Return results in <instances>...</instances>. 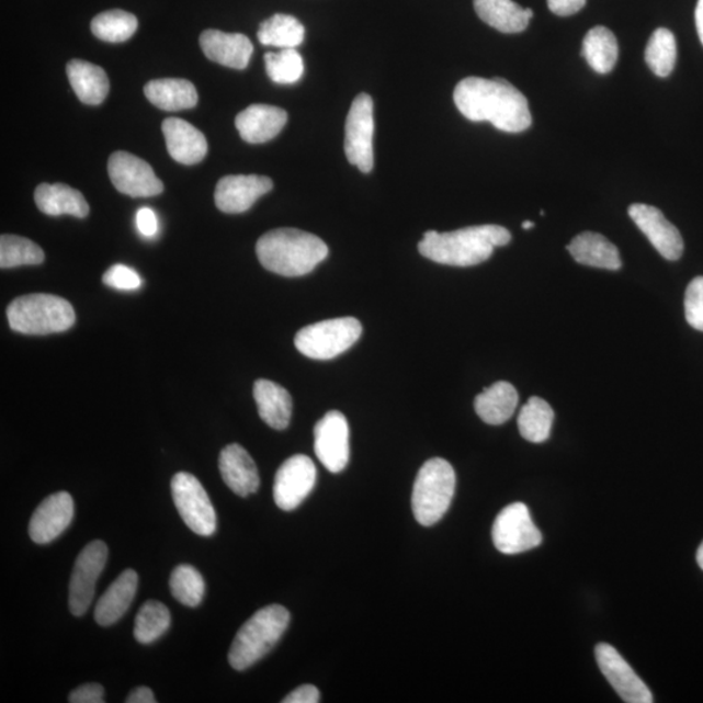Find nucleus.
I'll list each match as a JSON object with an SVG mask.
<instances>
[{
  "mask_svg": "<svg viewBox=\"0 0 703 703\" xmlns=\"http://www.w3.org/2000/svg\"><path fill=\"white\" fill-rule=\"evenodd\" d=\"M456 107L470 122H487L507 134H520L532 125L525 95L504 79L466 78L454 92Z\"/></svg>",
  "mask_w": 703,
  "mask_h": 703,
  "instance_id": "nucleus-1",
  "label": "nucleus"
},
{
  "mask_svg": "<svg viewBox=\"0 0 703 703\" xmlns=\"http://www.w3.org/2000/svg\"><path fill=\"white\" fill-rule=\"evenodd\" d=\"M511 239L510 231L502 226H473L443 234L428 231L419 250L430 261L469 268L489 260L494 249L507 246Z\"/></svg>",
  "mask_w": 703,
  "mask_h": 703,
  "instance_id": "nucleus-2",
  "label": "nucleus"
},
{
  "mask_svg": "<svg viewBox=\"0 0 703 703\" xmlns=\"http://www.w3.org/2000/svg\"><path fill=\"white\" fill-rule=\"evenodd\" d=\"M262 267L271 273L295 277L311 273L329 256L318 236L296 228H277L261 236L256 247Z\"/></svg>",
  "mask_w": 703,
  "mask_h": 703,
  "instance_id": "nucleus-3",
  "label": "nucleus"
},
{
  "mask_svg": "<svg viewBox=\"0 0 703 703\" xmlns=\"http://www.w3.org/2000/svg\"><path fill=\"white\" fill-rule=\"evenodd\" d=\"M291 615L281 604H270L257 611L235 636L228 653V662L243 671L259 662L274 649L287 631Z\"/></svg>",
  "mask_w": 703,
  "mask_h": 703,
  "instance_id": "nucleus-4",
  "label": "nucleus"
},
{
  "mask_svg": "<svg viewBox=\"0 0 703 703\" xmlns=\"http://www.w3.org/2000/svg\"><path fill=\"white\" fill-rule=\"evenodd\" d=\"M7 318L13 331L25 336H50L71 329L76 322L71 303L48 294L15 298L7 308Z\"/></svg>",
  "mask_w": 703,
  "mask_h": 703,
  "instance_id": "nucleus-5",
  "label": "nucleus"
},
{
  "mask_svg": "<svg viewBox=\"0 0 703 703\" xmlns=\"http://www.w3.org/2000/svg\"><path fill=\"white\" fill-rule=\"evenodd\" d=\"M456 473L452 465L441 457L430 458L421 466L412 492L415 518L423 526L438 523L454 499Z\"/></svg>",
  "mask_w": 703,
  "mask_h": 703,
  "instance_id": "nucleus-6",
  "label": "nucleus"
},
{
  "mask_svg": "<svg viewBox=\"0 0 703 703\" xmlns=\"http://www.w3.org/2000/svg\"><path fill=\"white\" fill-rule=\"evenodd\" d=\"M362 336V325L353 317L326 319L296 333L295 345L304 356L332 360L350 350Z\"/></svg>",
  "mask_w": 703,
  "mask_h": 703,
  "instance_id": "nucleus-7",
  "label": "nucleus"
},
{
  "mask_svg": "<svg viewBox=\"0 0 703 703\" xmlns=\"http://www.w3.org/2000/svg\"><path fill=\"white\" fill-rule=\"evenodd\" d=\"M173 503L193 533L211 537L217 531V513L205 487L191 473L179 472L171 479Z\"/></svg>",
  "mask_w": 703,
  "mask_h": 703,
  "instance_id": "nucleus-8",
  "label": "nucleus"
},
{
  "mask_svg": "<svg viewBox=\"0 0 703 703\" xmlns=\"http://www.w3.org/2000/svg\"><path fill=\"white\" fill-rule=\"evenodd\" d=\"M374 104L371 95L361 93L354 99L345 122L344 151L361 172L374 169Z\"/></svg>",
  "mask_w": 703,
  "mask_h": 703,
  "instance_id": "nucleus-9",
  "label": "nucleus"
},
{
  "mask_svg": "<svg viewBox=\"0 0 703 703\" xmlns=\"http://www.w3.org/2000/svg\"><path fill=\"white\" fill-rule=\"evenodd\" d=\"M492 542L499 553L514 555L538 547L542 534L533 523L529 508L524 503H513L498 514L492 525Z\"/></svg>",
  "mask_w": 703,
  "mask_h": 703,
  "instance_id": "nucleus-10",
  "label": "nucleus"
},
{
  "mask_svg": "<svg viewBox=\"0 0 703 703\" xmlns=\"http://www.w3.org/2000/svg\"><path fill=\"white\" fill-rule=\"evenodd\" d=\"M109 558V548L103 541H93L82 548L75 562L69 581V610L82 616L93 602L95 583L99 581Z\"/></svg>",
  "mask_w": 703,
  "mask_h": 703,
  "instance_id": "nucleus-11",
  "label": "nucleus"
},
{
  "mask_svg": "<svg viewBox=\"0 0 703 703\" xmlns=\"http://www.w3.org/2000/svg\"><path fill=\"white\" fill-rule=\"evenodd\" d=\"M107 169L116 190L129 197H155L165 190L151 166L131 152L115 151L109 159Z\"/></svg>",
  "mask_w": 703,
  "mask_h": 703,
  "instance_id": "nucleus-12",
  "label": "nucleus"
},
{
  "mask_svg": "<svg viewBox=\"0 0 703 703\" xmlns=\"http://www.w3.org/2000/svg\"><path fill=\"white\" fill-rule=\"evenodd\" d=\"M317 483V468L306 455H295L277 469L274 483L275 504L283 511H294L310 496Z\"/></svg>",
  "mask_w": 703,
  "mask_h": 703,
  "instance_id": "nucleus-13",
  "label": "nucleus"
},
{
  "mask_svg": "<svg viewBox=\"0 0 703 703\" xmlns=\"http://www.w3.org/2000/svg\"><path fill=\"white\" fill-rule=\"evenodd\" d=\"M315 452L327 470L340 473L350 463V424L339 410H331L315 428Z\"/></svg>",
  "mask_w": 703,
  "mask_h": 703,
  "instance_id": "nucleus-14",
  "label": "nucleus"
},
{
  "mask_svg": "<svg viewBox=\"0 0 703 703\" xmlns=\"http://www.w3.org/2000/svg\"><path fill=\"white\" fill-rule=\"evenodd\" d=\"M596 659L601 672L624 702L651 703L653 694L614 646L598 644Z\"/></svg>",
  "mask_w": 703,
  "mask_h": 703,
  "instance_id": "nucleus-15",
  "label": "nucleus"
},
{
  "mask_svg": "<svg viewBox=\"0 0 703 703\" xmlns=\"http://www.w3.org/2000/svg\"><path fill=\"white\" fill-rule=\"evenodd\" d=\"M630 217L642 229L651 246L668 261H678L684 252V241L679 229L668 222L659 208L633 204L628 208Z\"/></svg>",
  "mask_w": 703,
  "mask_h": 703,
  "instance_id": "nucleus-16",
  "label": "nucleus"
},
{
  "mask_svg": "<svg viewBox=\"0 0 703 703\" xmlns=\"http://www.w3.org/2000/svg\"><path fill=\"white\" fill-rule=\"evenodd\" d=\"M273 188V180L268 177L228 175L215 188V205L226 214L246 213Z\"/></svg>",
  "mask_w": 703,
  "mask_h": 703,
  "instance_id": "nucleus-17",
  "label": "nucleus"
},
{
  "mask_svg": "<svg viewBox=\"0 0 703 703\" xmlns=\"http://www.w3.org/2000/svg\"><path fill=\"white\" fill-rule=\"evenodd\" d=\"M75 517V503L71 494L60 491L53 494L34 511L30 523V535L38 545H46L65 533Z\"/></svg>",
  "mask_w": 703,
  "mask_h": 703,
  "instance_id": "nucleus-18",
  "label": "nucleus"
},
{
  "mask_svg": "<svg viewBox=\"0 0 703 703\" xmlns=\"http://www.w3.org/2000/svg\"><path fill=\"white\" fill-rule=\"evenodd\" d=\"M219 470L223 481L236 496L247 498L259 490V469L252 456L240 444H228L222 450Z\"/></svg>",
  "mask_w": 703,
  "mask_h": 703,
  "instance_id": "nucleus-19",
  "label": "nucleus"
},
{
  "mask_svg": "<svg viewBox=\"0 0 703 703\" xmlns=\"http://www.w3.org/2000/svg\"><path fill=\"white\" fill-rule=\"evenodd\" d=\"M200 45L207 59L235 69H246L254 50L252 42L243 34L215 30L202 33Z\"/></svg>",
  "mask_w": 703,
  "mask_h": 703,
  "instance_id": "nucleus-20",
  "label": "nucleus"
},
{
  "mask_svg": "<svg viewBox=\"0 0 703 703\" xmlns=\"http://www.w3.org/2000/svg\"><path fill=\"white\" fill-rule=\"evenodd\" d=\"M288 122V114L270 104H252L236 116V128L243 141L264 144L281 134Z\"/></svg>",
  "mask_w": 703,
  "mask_h": 703,
  "instance_id": "nucleus-21",
  "label": "nucleus"
},
{
  "mask_svg": "<svg viewBox=\"0 0 703 703\" xmlns=\"http://www.w3.org/2000/svg\"><path fill=\"white\" fill-rule=\"evenodd\" d=\"M162 132L169 155L181 165H197L207 155L204 134L191 123L169 117L162 124Z\"/></svg>",
  "mask_w": 703,
  "mask_h": 703,
  "instance_id": "nucleus-22",
  "label": "nucleus"
},
{
  "mask_svg": "<svg viewBox=\"0 0 703 703\" xmlns=\"http://www.w3.org/2000/svg\"><path fill=\"white\" fill-rule=\"evenodd\" d=\"M138 588V575L134 569H125L110 585L95 605L94 619L102 626L115 624L124 616L134 602Z\"/></svg>",
  "mask_w": 703,
  "mask_h": 703,
  "instance_id": "nucleus-23",
  "label": "nucleus"
},
{
  "mask_svg": "<svg viewBox=\"0 0 703 703\" xmlns=\"http://www.w3.org/2000/svg\"><path fill=\"white\" fill-rule=\"evenodd\" d=\"M567 249L575 261L585 264V267L611 271L621 270L623 267L616 246L600 234L582 233L577 235Z\"/></svg>",
  "mask_w": 703,
  "mask_h": 703,
  "instance_id": "nucleus-24",
  "label": "nucleus"
},
{
  "mask_svg": "<svg viewBox=\"0 0 703 703\" xmlns=\"http://www.w3.org/2000/svg\"><path fill=\"white\" fill-rule=\"evenodd\" d=\"M34 201L39 211L50 217L72 215L75 218H86L90 207L82 193L66 184H41L34 192Z\"/></svg>",
  "mask_w": 703,
  "mask_h": 703,
  "instance_id": "nucleus-25",
  "label": "nucleus"
},
{
  "mask_svg": "<svg viewBox=\"0 0 703 703\" xmlns=\"http://www.w3.org/2000/svg\"><path fill=\"white\" fill-rule=\"evenodd\" d=\"M254 400L262 421L275 430L288 428L292 416V398L287 389L277 383L259 379L254 383Z\"/></svg>",
  "mask_w": 703,
  "mask_h": 703,
  "instance_id": "nucleus-26",
  "label": "nucleus"
},
{
  "mask_svg": "<svg viewBox=\"0 0 703 703\" xmlns=\"http://www.w3.org/2000/svg\"><path fill=\"white\" fill-rule=\"evenodd\" d=\"M69 83L82 103L89 106L101 104L110 92V81L103 68L81 59H73L67 65Z\"/></svg>",
  "mask_w": 703,
  "mask_h": 703,
  "instance_id": "nucleus-27",
  "label": "nucleus"
},
{
  "mask_svg": "<svg viewBox=\"0 0 703 703\" xmlns=\"http://www.w3.org/2000/svg\"><path fill=\"white\" fill-rule=\"evenodd\" d=\"M475 10L484 23L507 34L524 32L533 18L531 9L512 0H475Z\"/></svg>",
  "mask_w": 703,
  "mask_h": 703,
  "instance_id": "nucleus-28",
  "label": "nucleus"
},
{
  "mask_svg": "<svg viewBox=\"0 0 703 703\" xmlns=\"http://www.w3.org/2000/svg\"><path fill=\"white\" fill-rule=\"evenodd\" d=\"M519 404V394L511 383L500 381L484 389L475 400L476 412L484 422L502 424L511 419Z\"/></svg>",
  "mask_w": 703,
  "mask_h": 703,
  "instance_id": "nucleus-29",
  "label": "nucleus"
},
{
  "mask_svg": "<svg viewBox=\"0 0 703 703\" xmlns=\"http://www.w3.org/2000/svg\"><path fill=\"white\" fill-rule=\"evenodd\" d=\"M146 99L165 111H181L196 107L199 94L191 81L184 79H159L146 83Z\"/></svg>",
  "mask_w": 703,
  "mask_h": 703,
  "instance_id": "nucleus-30",
  "label": "nucleus"
},
{
  "mask_svg": "<svg viewBox=\"0 0 703 703\" xmlns=\"http://www.w3.org/2000/svg\"><path fill=\"white\" fill-rule=\"evenodd\" d=\"M582 57L596 72L602 75L611 72L619 57L614 33L604 26H596L589 31L583 39Z\"/></svg>",
  "mask_w": 703,
  "mask_h": 703,
  "instance_id": "nucleus-31",
  "label": "nucleus"
},
{
  "mask_svg": "<svg viewBox=\"0 0 703 703\" xmlns=\"http://www.w3.org/2000/svg\"><path fill=\"white\" fill-rule=\"evenodd\" d=\"M554 410L546 400L533 396L520 410L518 424L520 434L532 443H543L552 434Z\"/></svg>",
  "mask_w": 703,
  "mask_h": 703,
  "instance_id": "nucleus-32",
  "label": "nucleus"
},
{
  "mask_svg": "<svg viewBox=\"0 0 703 703\" xmlns=\"http://www.w3.org/2000/svg\"><path fill=\"white\" fill-rule=\"evenodd\" d=\"M257 37L264 46L296 48L303 44L305 27L296 18L276 13L263 21Z\"/></svg>",
  "mask_w": 703,
  "mask_h": 703,
  "instance_id": "nucleus-33",
  "label": "nucleus"
},
{
  "mask_svg": "<svg viewBox=\"0 0 703 703\" xmlns=\"http://www.w3.org/2000/svg\"><path fill=\"white\" fill-rule=\"evenodd\" d=\"M678 45L671 31L659 27L647 42L645 60L659 78H667L677 65Z\"/></svg>",
  "mask_w": 703,
  "mask_h": 703,
  "instance_id": "nucleus-34",
  "label": "nucleus"
},
{
  "mask_svg": "<svg viewBox=\"0 0 703 703\" xmlns=\"http://www.w3.org/2000/svg\"><path fill=\"white\" fill-rule=\"evenodd\" d=\"M171 625L170 610L158 601H148L138 610L135 621V638L143 645L156 643Z\"/></svg>",
  "mask_w": 703,
  "mask_h": 703,
  "instance_id": "nucleus-35",
  "label": "nucleus"
},
{
  "mask_svg": "<svg viewBox=\"0 0 703 703\" xmlns=\"http://www.w3.org/2000/svg\"><path fill=\"white\" fill-rule=\"evenodd\" d=\"M137 27V18L122 10L102 12L92 21L94 36L104 42H111V44L128 41L134 36Z\"/></svg>",
  "mask_w": 703,
  "mask_h": 703,
  "instance_id": "nucleus-36",
  "label": "nucleus"
},
{
  "mask_svg": "<svg viewBox=\"0 0 703 703\" xmlns=\"http://www.w3.org/2000/svg\"><path fill=\"white\" fill-rule=\"evenodd\" d=\"M44 261V250L36 242L16 235H3L0 238V268L27 267Z\"/></svg>",
  "mask_w": 703,
  "mask_h": 703,
  "instance_id": "nucleus-37",
  "label": "nucleus"
},
{
  "mask_svg": "<svg viewBox=\"0 0 703 703\" xmlns=\"http://www.w3.org/2000/svg\"><path fill=\"white\" fill-rule=\"evenodd\" d=\"M170 589L173 598L188 608H197L205 597V580L197 568L181 564L172 570Z\"/></svg>",
  "mask_w": 703,
  "mask_h": 703,
  "instance_id": "nucleus-38",
  "label": "nucleus"
},
{
  "mask_svg": "<svg viewBox=\"0 0 703 703\" xmlns=\"http://www.w3.org/2000/svg\"><path fill=\"white\" fill-rule=\"evenodd\" d=\"M269 78L281 86L301 81L304 75V60L296 48H282L280 53L264 55Z\"/></svg>",
  "mask_w": 703,
  "mask_h": 703,
  "instance_id": "nucleus-39",
  "label": "nucleus"
},
{
  "mask_svg": "<svg viewBox=\"0 0 703 703\" xmlns=\"http://www.w3.org/2000/svg\"><path fill=\"white\" fill-rule=\"evenodd\" d=\"M685 318L693 329L703 332V276L694 277L685 292Z\"/></svg>",
  "mask_w": 703,
  "mask_h": 703,
  "instance_id": "nucleus-40",
  "label": "nucleus"
},
{
  "mask_svg": "<svg viewBox=\"0 0 703 703\" xmlns=\"http://www.w3.org/2000/svg\"><path fill=\"white\" fill-rule=\"evenodd\" d=\"M102 282L107 287L121 291H135L141 287V276L137 271L125 267V264H114L106 273L103 274Z\"/></svg>",
  "mask_w": 703,
  "mask_h": 703,
  "instance_id": "nucleus-41",
  "label": "nucleus"
},
{
  "mask_svg": "<svg viewBox=\"0 0 703 703\" xmlns=\"http://www.w3.org/2000/svg\"><path fill=\"white\" fill-rule=\"evenodd\" d=\"M104 689L100 684L89 683L75 689L69 694L71 703H103Z\"/></svg>",
  "mask_w": 703,
  "mask_h": 703,
  "instance_id": "nucleus-42",
  "label": "nucleus"
},
{
  "mask_svg": "<svg viewBox=\"0 0 703 703\" xmlns=\"http://www.w3.org/2000/svg\"><path fill=\"white\" fill-rule=\"evenodd\" d=\"M138 231L145 238H152L158 233V219L155 212L149 207H143L137 212L136 217Z\"/></svg>",
  "mask_w": 703,
  "mask_h": 703,
  "instance_id": "nucleus-43",
  "label": "nucleus"
},
{
  "mask_svg": "<svg viewBox=\"0 0 703 703\" xmlns=\"http://www.w3.org/2000/svg\"><path fill=\"white\" fill-rule=\"evenodd\" d=\"M319 701H321V693L315 685L309 684L296 688L282 700L283 703H318Z\"/></svg>",
  "mask_w": 703,
  "mask_h": 703,
  "instance_id": "nucleus-44",
  "label": "nucleus"
},
{
  "mask_svg": "<svg viewBox=\"0 0 703 703\" xmlns=\"http://www.w3.org/2000/svg\"><path fill=\"white\" fill-rule=\"evenodd\" d=\"M549 11L558 16H572L581 11L587 0H547Z\"/></svg>",
  "mask_w": 703,
  "mask_h": 703,
  "instance_id": "nucleus-45",
  "label": "nucleus"
},
{
  "mask_svg": "<svg viewBox=\"0 0 703 703\" xmlns=\"http://www.w3.org/2000/svg\"><path fill=\"white\" fill-rule=\"evenodd\" d=\"M127 703H156L155 693L148 687H138L134 689L125 699Z\"/></svg>",
  "mask_w": 703,
  "mask_h": 703,
  "instance_id": "nucleus-46",
  "label": "nucleus"
},
{
  "mask_svg": "<svg viewBox=\"0 0 703 703\" xmlns=\"http://www.w3.org/2000/svg\"><path fill=\"white\" fill-rule=\"evenodd\" d=\"M695 25L703 45V0H699L698 9H695Z\"/></svg>",
  "mask_w": 703,
  "mask_h": 703,
  "instance_id": "nucleus-47",
  "label": "nucleus"
},
{
  "mask_svg": "<svg viewBox=\"0 0 703 703\" xmlns=\"http://www.w3.org/2000/svg\"><path fill=\"white\" fill-rule=\"evenodd\" d=\"M698 562L700 564V567L703 569V542L701 543V546L698 552Z\"/></svg>",
  "mask_w": 703,
  "mask_h": 703,
  "instance_id": "nucleus-48",
  "label": "nucleus"
},
{
  "mask_svg": "<svg viewBox=\"0 0 703 703\" xmlns=\"http://www.w3.org/2000/svg\"><path fill=\"white\" fill-rule=\"evenodd\" d=\"M523 228H524V229H532V228H534V223H533V222H531V220H525V222L523 223Z\"/></svg>",
  "mask_w": 703,
  "mask_h": 703,
  "instance_id": "nucleus-49",
  "label": "nucleus"
}]
</instances>
